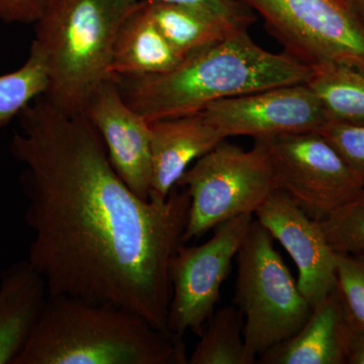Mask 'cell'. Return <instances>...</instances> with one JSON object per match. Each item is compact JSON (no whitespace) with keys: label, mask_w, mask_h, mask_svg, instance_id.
I'll return each instance as SVG.
<instances>
[{"label":"cell","mask_w":364,"mask_h":364,"mask_svg":"<svg viewBox=\"0 0 364 364\" xmlns=\"http://www.w3.org/2000/svg\"><path fill=\"white\" fill-rule=\"evenodd\" d=\"M9 151L23 170L28 259L48 296L124 306L168 331L170 267L183 243L191 198L176 186L164 202L136 196L117 176L85 116L44 97L18 117Z\"/></svg>","instance_id":"1"},{"label":"cell","mask_w":364,"mask_h":364,"mask_svg":"<svg viewBox=\"0 0 364 364\" xmlns=\"http://www.w3.org/2000/svg\"><path fill=\"white\" fill-rule=\"evenodd\" d=\"M311 72L312 66L286 52L263 49L243 28L166 73L111 77L127 104L151 123L202 112L225 98L306 83Z\"/></svg>","instance_id":"2"},{"label":"cell","mask_w":364,"mask_h":364,"mask_svg":"<svg viewBox=\"0 0 364 364\" xmlns=\"http://www.w3.org/2000/svg\"><path fill=\"white\" fill-rule=\"evenodd\" d=\"M14 364H188L182 337L124 306L48 296Z\"/></svg>","instance_id":"3"},{"label":"cell","mask_w":364,"mask_h":364,"mask_svg":"<svg viewBox=\"0 0 364 364\" xmlns=\"http://www.w3.org/2000/svg\"><path fill=\"white\" fill-rule=\"evenodd\" d=\"M141 0H46L31 50L48 73L44 97L72 116L85 114L95 91L111 78L114 43Z\"/></svg>","instance_id":"4"},{"label":"cell","mask_w":364,"mask_h":364,"mask_svg":"<svg viewBox=\"0 0 364 364\" xmlns=\"http://www.w3.org/2000/svg\"><path fill=\"white\" fill-rule=\"evenodd\" d=\"M273 241L254 217L236 256L234 301L244 316V340L251 364L296 335L313 310Z\"/></svg>","instance_id":"5"},{"label":"cell","mask_w":364,"mask_h":364,"mask_svg":"<svg viewBox=\"0 0 364 364\" xmlns=\"http://www.w3.org/2000/svg\"><path fill=\"white\" fill-rule=\"evenodd\" d=\"M177 186L191 198L183 243L237 215H255L277 189L269 152L261 140L249 150L223 141L198 158Z\"/></svg>","instance_id":"6"},{"label":"cell","mask_w":364,"mask_h":364,"mask_svg":"<svg viewBox=\"0 0 364 364\" xmlns=\"http://www.w3.org/2000/svg\"><path fill=\"white\" fill-rule=\"evenodd\" d=\"M259 14L287 54L314 65L364 72V23L347 0H242Z\"/></svg>","instance_id":"7"},{"label":"cell","mask_w":364,"mask_h":364,"mask_svg":"<svg viewBox=\"0 0 364 364\" xmlns=\"http://www.w3.org/2000/svg\"><path fill=\"white\" fill-rule=\"evenodd\" d=\"M261 141L267 144L277 189L316 221L364 191L363 182L318 132Z\"/></svg>","instance_id":"8"},{"label":"cell","mask_w":364,"mask_h":364,"mask_svg":"<svg viewBox=\"0 0 364 364\" xmlns=\"http://www.w3.org/2000/svg\"><path fill=\"white\" fill-rule=\"evenodd\" d=\"M253 220V215H237L217 225L205 243L178 248L170 267V333L183 337L191 331L200 336Z\"/></svg>","instance_id":"9"},{"label":"cell","mask_w":364,"mask_h":364,"mask_svg":"<svg viewBox=\"0 0 364 364\" xmlns=\"http://www.w3.org/2000/svg\"><path fill=\"white\" fill-rule=\"evenodd\" d=\"M202 112L225 138L247 136L255 141L318 132L329 121L306 83L225 98Z\"/></svg>","instance_id":"10"},{"label":"cell","mask_w":364,"mask_h":364,"mask_svg":"<svg viewBox=\"0 0 364 364\" xmlns=\"http://www.w3.org/2000/svg\"><path fill=\"white\" fill-rule=\"evenodd\" d=\"M279 241L298 268V286L312 306L337 284V253L320 222L312 219L286 193L277 189L254 215Z\"/></svg>","instance_id":"11"},{"label":"cell","mask_w":364,"mask_h":364,"mask_svg":"<svg viewBox=\"0 0 364 364\" xmlns=\"http://www.w3.org/2000/svg\"><path fill=\"white\" fill-rule=\"evenodd\" d=\"M83 116L102 139L117 176L136 196L149 200V122L127 104L112 77L95 91Z\"/></svg>","instance_id":"12"},{"label":"cell","mask_w":364,"mask_h":364,"mask_svg":"<svg viewBox=\"0 0 364 364\" xmlns=\"http://www.w3.org/2000/svg\"><path fill=\"white\" fill-rule=\"evenodd\" d=\"M149 198L164 202L186 170L225 140L203 112L150 123Z\"/></svg>","instance_id":"13"},{"label":"cell","mask_w":364,"mask_h":364,"mask_svg":"<svg viewBox=\"0 0 364 364\" xmlns=\"http://www.w3.org/2000/svg\"><path fill=\"white\" fill-rule=\"evenodd\" d=\"M48 299L45 279L28 259L2 273L0 282V364H14L39 322Z\"/></svg>","instance_id":"14"},{"label":"cell","mask_w":364,"mask_h":364,"mask_svg":"<svg viewBox=\"0 0 364 364\" xmlns=\"http://www.w3.org/2000/svg\"><path fill=\"white\" fill-rule=\"evenodd\" d=\"M345 306L337 287L296 335L261 354L262 364H344Z\"/></svg>","instance_id":"15"},{"label":"cell","mask_w":364,"mask_h":364,"mask_svg":"<svg viewBox=\"0 0 364 364\" xmlns=\"http://www.w3.org/2000/svg\"><path fill=\"white\" fill-rule=\"evenodd\" d=\"M186 57L177 51L141 0L124 21L112 51L111 76L143 77L173 70Z\"/></svg>","instance_id":"16"},{"label":"cell","mask_w":364,"mask_h":364,"mask_svg":"<svg viewBox=\"0 0 364 364\" xmlns=\"http://www.w3.org/2000/svg\"><path fill=\"white\" fill-rule=\"evenodd\" d=\"M146 1L158 28L184 57L218 44L244 28L195 7Z\"/></svg>","instance_id":"17"},{"label":"cell","mask_w":364,"mask_h":364,"mask_svg":"<svg viewBox=\"0 0 364 364\" xmlns=\"http://www.w3.org/2000/svg\"><path fill=\"white\" fill-rule=\"evenodd\" d=\"M306 85L329 121L364 124V72L343 64H314Z\"/></svg>","instance_id":"18"},{"label":"cell","mask_w":364,"mask_h":364,"mask_svg":"<svg viewBox=\"0 0 364 364\" xmlns=\"http://www.w3.org/2000/svg\"><path fill=\"white\" fill-rule=\"evenodd\" d=\"M244 316L236 306L215 311L205 323L188 364H251L244 340Z\"/></svg>","instance_id":"19"},{"label":"cell","mask_w":364,"mask_h":364,"mask_svg":"<svg viewBox=\"0 0 364 364\" xmlns=\"http://www.w3.org/2000/svg\"><path fill=\"white\" fill-rule=\"evenodd\" d=\"M48 73L42 58L30 49L25 63L0 75V128L6 127L48 88Z\"/></svg>","instance_id":"20"},{"label":"cell","mask_w":364,"mask_h":364,"mask_svg":"<svg viewBox=\"0 0 364 364\" xmlns=\"http://www.w3.org/2000/svg\"><path fill=\"white\" fill-rule=\"evenodd\" d=\"M320 224L335 252L364 257V191Z\"/></svg>","instance_id":"21"},{"label":"cell","mask_w":364,"mask_h":364,"mask_svg":"<svg viewBox=\"0 0 364 364\" xmlns=\"http://www.w3.org/2000/svg\"><path fill=\"white\" fill-rule=\"evenodd\" d=\"M337 289L347 313L364 328V257L337 253Z\"/></svg>","instance_id":"22"},{"label":"cell","mask_w":364,"mask_h":364,"mask_svg":"<svg viewBox=\"0 0 364 364\" xmlns=\"http://www.w3.org/2000/svg\"><path fill=\"white\" fill-rule=\"evenodd\" d=\"M364 184V124L328 121L318 131Z\"/></svg>","instance_id":"23"},{"label":"cell","mask_w":364,"mask_h":364,"mask_svg":"<svg viewBox=\"0 0 364 364\" xmlns=\"http://www.w3.org/2000/svg\"><path fill=\"white\" fill-rule=\"evenodd\" d=\"M161 4L195 7L224 18L240 28H247L253 23V11L242 0H148Z\"/></svg>","instance_id":"24"},{"label":"cell","mask_w":364,"mask_h":364,"mask_svg":"<svg viewBox=\"0 0 364 364\" xmlns=\"http://www.w3.org/2000/svg\"><path fill=\"white\" fill-rule=\"evenodd\" d=\"M46 0H0V21L28 25L39 20Z\"/></svg>","instance_id":"25"},{"label":"cell","mask_w":364,"mask_h":364,"mask_svg":"<svg viewBox=\"0 0 364 364\" xmlns=\"http://www.w3.org/2000/svg\"><path fill=\"white\" fill-rule=\"evenodd\" d=\"M344 352L346 363L364 364V328L345 309Z\"/></svg>","instance_id":"26"},{"label":"cell","mask_w":364,"mask_h":364,"mask_svg":"<svg viewBox=\"0 0 364 364\" xmlns=\"http://www.w3.org/2000/svg\"><path fill=\"white\" fill-rule=\"evenodd\" d=\"M364 23V0H347Z\"/></svg>","instance_id":"27"}]
</instances>
